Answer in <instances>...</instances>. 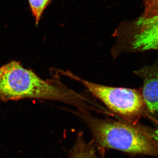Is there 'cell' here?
<instances>
[{"label": "cell", "mask_w": 158, "mask_h": 158, "mask_svg": "<svg viewBox=\"0 0 158 158\" xmlns=\"http://www.w3.org/2000/svg\"><path fill=\"white\" fill-rule=\"evenodd\" d=\"M68 158H102L97 152L92 142L85 141L81 133L78 135L73 147L71 150Z\"/></svg>", "instance_id": "6"}, {"label": "cell", "mask_w": 158, "mask_h": 158, "mask_svg": "<svg viewBox=\"0 0 158 158\" xmlns=\"http://www.w3.org/2000/svg\"><path fill=\"white\" fill-rule=\"evenodd\" d=\"M56 71L60 76H64L81 84L116 118L133 123H138V120L142 117H147L153 121L148 111L141 88L106 86L82 78L69 70Z\"/></svg>", "instance_id": "3"}, {"label": "cell", "mask_w": 158, "mask_h": 158, "mask_svg": "<svg viewBox=\"0 0 158 158\" xmlns=\"http://www.w3.org/2000/svg\"><path fill=\"white\" fill-rule=\"evenodd\" d=\"M151 132L153 137L158 144V129L154 130L151 128Z\"/></svg>", "instance_id": "9"}, {"label": "cell", "mask_w": 158, "mask_h": 158, "mask_svg": "<svg viewBox=\"0 0 158 158\" xmlns=\"http://www.w3.org/2000/svg\"><path fill=\"white\" fill-rule=\"evenodd\" d=\"M134 73L142 79L141 92L148 111L154 121L158 123V60L135 71Z\"/></svg>", "instance_id": "5"}, {"label": "cell", "mask_w": 158, "mask_h": 158, "mask_svg": "<svg viewBox=\"0 0 158 158\" xmlns=\"http://www.w3.org/2000/svg\"><path fill=\"white\" fill-rule=\"evenodd\" d=\"M158 15V0H146L144 14L141 17L149 18Z\"/></svg>", "instance_id": "8"}, {"label": "cell", "mask_w": 158, "mask_h": 158, "mask_svg": "<svg viewBox=\"0 0 158 158\" xmlns=\"http://www.w3.org/2000/svg\"><path fill=\"white\" fill-rule=\"evenodd\" d=\"M67 110L85 122L94 141L102 147L158 157V144L153 137L151 128L121 119L98 118L89 112Z\"/></svg>", "instance_id": "2"}, {"label": "cell", "mask_w": 158, "mask_h": 158, "mask_svg": "<svg viewBox=\"0 0 158 158\" xmlns=\"http://www.w3.org/2000/svg\"><path fill=\"white\" fill-rule=\"evenodd\" d=\"M53 77L44 80L19 62L11 61L0 68V99H41L62 102L85 112H97L99 104L90 97L63 84L55 70Z\"/></svg>", "instance_id": "1"}, {"label": "cell", "mask_w": 158, "mask_h": 158, "mask_svg": "<svg viewBox=\"0 0 158 158\" xmlns=\"http://www.w3.org/2000/svg\"><path fill=\"white\" fill-rule=\"evenodd\" d=\"M31 12L35 19L36 25H38L43 13L51 0H28Z\"/></svg>", "instance_id": "7"}, {"label": "cell", "mask_w": 158, "mask_h": 158, "mask_svg": "<svg viewBox=\"0 0 158 158\" xmlns=\"http://www.w3.org/2000/svg\"><path fill=\"white\" fill-rule=\"evenodd\" d=\"M158 50V15L141 17L133 27L118 35L111 48L114 59L128 53Z\"/></svg>", "instance_id": "4"}]
</instances>
